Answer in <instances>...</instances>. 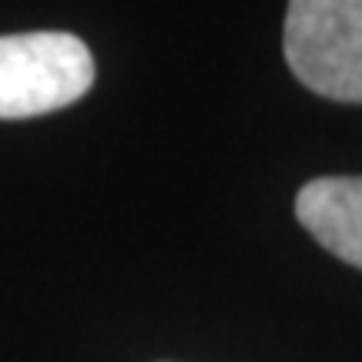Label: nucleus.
<instances>
[{
	"mask_svg": "<svg viewBox=\"0 0 362 362\" xmlns=\"http://www.w3.org/2000/svg\"><path fill=\"white\" fill-rule=\"evenodd\" d=\"M296 218L329 255L362 269V175H325L302 185Z\"/></svg>",
	"mask_w": 362,
	"mask_h": 362,
	"instance_id": "nucleus-3",
	"label": "nucleus"
},
{
	"mask_svg": "<svg viewBox=\"0 0 362 362\" xmlns=\"http://www.w3.org/2000/svg\"><path fill=\"white\" fill-rule=\"evenodd\" d=\"M282 51L312 94L362 104V0L288 4Z\"/></svg>",
	"mask_w": 362,
	"mask_h": 362,
	"instance_id": "nucleus-1",
	"label": "nucleus"
},
{
	"mask_svg": "<svg viewBox=\"0 0 362 362\" xmlns=\"http://www.w3.org/2000/svg\"><path fill=\"white\" fill-rule=\"evenodd\" d=\"M94 84L88 44L61 30L0 37V121L51 115L81 101Z\"/></svg>",
	"mask_w": 362,
	"mask_h": 362,
	"instance_id": "nucleus-2",
	"label": "nucleus"
}]
</instances>
